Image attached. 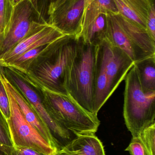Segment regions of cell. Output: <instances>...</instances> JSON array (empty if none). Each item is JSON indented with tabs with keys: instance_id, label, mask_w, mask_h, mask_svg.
<instances>
[{
	"instance_id": "cell-15",
	"label": "cell",
	"mask_w": 155,
	"mask_h": 155,
	"mask_svg": "<svg viewBox=\"0 0 155 155\" xmlns=\"http://www.w3.org/2000/svg\"><path fill=\"white\" fill-rule=\"evenodd\" d=\"M118 13L146 29L150 0H113Z\"/></svg>"
},
{
	"instance_id": "cell-9",
	"label": "cell",
	"mask_w": 155,
	"mask_h": 155,
	"mask_svg": "<svg viewBox=\"0 0 155 155\" xmlns=\"http://www.w3.org/2000/svg\"><path fill=\"white\" fill-rule=\"evenodd\" d=\"M102 43L109 94L111 97L120 83L125 79L128 72L134 65V62L124 52L110 44L106 39Z\"/></svg>"
},
{
	"instance_id": "cell-26",
	"label": "cell",
	"mask_w": 155,
	"mask_h": 155,
	"mask_svg": "<svg viewBox=\"0 0 155 155\" xmlns=\"http://www.w3.org/2000/svg\"><path fill=\"white\" fill-rule=\"evenodd\" d=\"M12 155H46L44 153L29 147H14Z\"/></svg>"
},
{
	"instance_id": "cell-6",
	"label": "cell",
	"mask_w": 155,
	"mask_h": 155,
	"mask_svg": "<svg viewBox=\"0 0 155 155\" xmlns=\"http://www.w3.org/2000/svg\"><path fill=\"white\" fill-rule=\"evenodd\" d=\"M48 24L37 0H25L15 6L8 31L0 42V60L23 39Z\"/></svg>"
},
{
	"instance_id": "cell-30",
	"label": "cell",
	"mask_w": 155,
	"mask_h": 155,
	"mask_svg": "<svg viewBox=\"0 0 155 155\" xmlns=\"http://www.w3.org/2000/svg\"><path fill=\"white\" fill-rule=\"evenodd\" d=\"M24 1H25V0H10L11 3H12V5H13L14 7L17 5L18 4L21 3V2H23Z\"/></svg>"
},
{
	"instance_id": "cell-12",
	"label": "cell",
	"mask_w": 155,
	"mask_h": 155,
	"mask_svg": "<svg viewBox=\"0 0 155 155\" xmlns=\"http://www.w3.org/2000/svg\"><path fill=\"white\" fill-rule=\"evenodd\" d=\"M1 76L5 87L10 91L13 97L25 120L46 140L47 143L58 150L48 129L28 100L3 75L1 74Z\"/></svg>"
},
{
	"instance_id": "cell-4",
	"label": "cell",
	"mask_w": 155,
	"mask_h": 155,
	"mask_svg": "<svg viewBox=\"0 0 155 155\" xmlns=\"http://www.w3.org/2000/svg\"><path fill=\"white\" fill-rule=\"evenodd\" d=\"M125 80V123L133 137H138L144 129L155 123V91L142 89L134 65Z\"/></svg>"
},
{
	"instance_id": "cell-21",
	"label": "cell",
	"mask_w": 155,
	"mask_h": 155,
	"mask_svg": "<svg viewBox=\"0 0 155 155\" xmlns=\"http://www.w3.org/2000/svg\"><path fill=\"white\" fill-rule=\"evenodd\" d=\"M139 137L149 155H155V123L143 130Z\"/></svg>"
},
{
	"instance_id": "cell-22",
	"label": "cell",
	"mask_w": 155,
	"mask_h": 155,
	"mask_svg": "<svg viewBox=\"0 0 155 155\" xmlns=\"http://www.w3.org/2000/svg\"><path fill=\"white\" fill-rule=\"evenodd\" d=\"M0 110L6 120L11 117V106L7 91L0 74Z\"/></svg>"
},
{
	"instance_id": "cell-3",
	"label": "cell",
	"mask_w": 155,
	"mask_h": 155,
	"mask_svg": "<svg viewBox=\"0 0 155 155\" xmlns=\"http://www.w3.org/2000/svg\"><path fill=\"white\" fill-rule=\"evenodd\" d=\"M0 74L16 87L28 100L51 134L58 150L66 148L76 135L61 125L48 113L43 90L25 74L11 67H0Z\"/></svg>"
},
{
	"instance_id": "cell-24",
	"label": "cell",
	"mask_w": 155,
	"mask_h": 155,
	"mask_svg": "<svg viewBox=\"0 0 155 155\" xmlns=\"http://www.w3.org/2000/svg\"><path fill=\"white\" fill-rule=\"evenodd\" d=\"M125 151L131 155H149L139 137H133Z\"/></svg>"
},
{
	"instance_id": "cell-2",
	"label": "cell",
	"mask_w": 155,
	"mask_h": 155,
	"mask_svg": "<svg viewBox=\"0 0 155 155\" xmlns=\"http://www.w3.org/2000/svg\"><path fill=\"white\" fill-rule=\"evenodd\" d=\"M78 37L77 52L68 73L66 90L81 106L93 113L94 84L98 45L86 43L82 37Z\"/></svg>"
},
{
	"instance_id": "cell-29",
	"label": "cell",
	"mask_w": 155,
	"mask_h": 155,
	"mask_svg": "<svg viewBox=\"0 0 155 155\" xmlns=\"http://www.w3.org/2000/svg\"><path fill=\"white\" fill-rule=\"evenodd\" d=\"M53 155H72L71 153L66 148H64L56 151Z\"/></svg>"
},
{
	"instance_id": "cell-7",
	"label": "cell",
	"mask_w": 155,
	"mask_h": 155,
	"mask_svg": "<svg viewBox=\"0 0 155 155\" xmlns=\"http://www.w3.org/2000/svg\"><path fill=\"white\" fill-rule=\"evenodd\" d=\"M5 89L11 106V117L7 121L14 147H29L46 155H53L58 150L47 143L27 122L13 97L7 88Z\"/></svg>"
},
{
	"instance_id": "cell-28",
	"label": "cell",
	"mask_w": 155,
	"mask_h": 155,
	"mask_svg": "<svg viewBox=\"0 0 155 155\" xmlns=\"http://www.w3.org/2000/svg\"><path fill=\"white\" fill-rule=\"evenodd\" d=\"M13 147L0 143V155H12Z\"/></svg>"
},
{
	"instance_id": "cell-14",
	"label": "cell",
	"mask_w": 155,
	"mask_h": 155,
	"mask_svg": "<svg viewBox=\"0 0 155 155\" xmlns=\"http://www.w3.org/2000/svg\"><path fill=\"white\" fill-rule=\"evenodd\" d=\"M113 15L122 29L136 47L149 57L155 55V41L151 38L146 29L118 13Z\"/></svg>"
},
{
	"instance_id": "cell-1",
	"label": "cell",
	"mask_w": 155,
	"mask_h": 155,
	"mask_svg": "<svg viewBox=\"0 0 155 155\" xmlns=\"http://www.w3.org/2000/svg\"><path fill=\"white\" fill-rule=\"evenodd\" d=\"M78 44L76 36L65 35L54 41L32 62L25 74L43 89L69 95L66 81Z\"/></svg>"
},
{
	"instance_id": "cell-20",
	"label": "cell",
	"mask_w": 155,
	"mask_h": 155,
	"mask_svg": "<svg viewBox=\"0 0 155 155\" xmlns=\"http://www.w3.org/2000/svg\"><path fill=\"white\" fill-rule=\"evenodd\" d=\"M13 10L10 0H0V42L8 31Z\"/></svg>"
},
{
	"instance_id": "cell-27",
	"label": "cell",
	"mask_w": 155,
	"mask_h": 155,
	"mask_svg": "<svg viewBox=\"0 0 155 155\" xmlns=\"http://www.w3.org/2000/svg\"><path fill=\"white\" fill-rule=\"evenodd\" d=\"M37 2L40 12L47 20V12L50 3V0H37Z\"/></svg>"
},
{
	"instance_id": "cell-13",
	"label": "cell",
	"mask_w": 155,
	"mask_h": 155,
	"mask_svg": "<svg viewBox=\"0 0 155 155\" xmlns=\"http://www.w3.org/2000/svg\"><path fill=\"white\" fill-rule=\"evenodd\" d=\"M110 97L108 79L106 72L104 48L103 43L98 45L96 58L93 97V112H98Z\"/></svg>"
},
{
	"instance_id": "cell-23",
	"label": "cell",
	"mask_w": 155,
	"mask_h": 155,
	"mask_svg": "<svg viewBox=\"0 0 155 155\" xmlns=\"http://www.w3.org/2000/svg\"><path fill=\"white\" fill-rule=\"evenodd\" d=\"M0 143L14 147L7 120L0 110Z\"/></svg>"
},
{
	"instance_id": "cell-18",
	"label": "cell",
	"mask_w": 155,
	"mask_h": 155,
	"mask_svg": "<svg viewBox=\"0 0 155 155\" xmlns=\"http://www.w3.org/2000/svg\"><path fill=\"white\" fill-rule=\"evenodd\" d=\"M139 82L144 92L155 91V55L134 63Z\"/></svg>"
},
{
	"instance_id": "cell-10",
	"label": "cell",
	"mask_w": 155,
	"mask_h": 155,
	"mask_svg": "<svg viewBox=\"0 0 155 155\" xmlns=\"http://www.w3.org/2000/svg\"><path fill=\"white\" fill-rule=\"evenodd\" d=\"M52 25L48 24L39 31L23 39L0 60V67L7 66L25 52L35 47L48 44L65 36Z\"/></svg>"
},
{
	"instance_id": "cell-16",
	"label": "cell",
	"mask_w": 155,
	"mask_h": 155,
	"mask_svg": "<svg viewBox=\"0 0 155 155\" xmlns=\"http://www.w3.org/2000/svg\"><path fill=\"white\" fill-rule=\"evenodd\" d=\"M65 148L72 155H106L103 143L94 133L77 134Z\"/></svg>"
},
{
	"instance_id": "cell-17",
	"label": "cell",
	"mask_w": 155,
	"mask_h": 155,
	"mask_svg": "<svg viewBox=\"0 0 155 155\" xmlns=\"http://www.w3.org/2000/svg\"><path fill=\"white\" fill-rule=\"evenodd\" d=\"M108 13H118L113 0H85L80 35L88 29L99 15Z\"/></svg>"
},
{
	"instance_id": "cell-8",
	"label": "cell",
	"mask_w": 155,
	"mask_h": 155,
	"mask_svg": "<svg viewBox=\"0 0 155 155\" xmlns=\"http://www.w3.org/2000/svg\"><path fill=\"white\" fill-rule=\"evenodd\" d=\"M85 0H56L51 3L47 21L66 35L78 37Z\"/></svg>"
},
{
	"instance_id": "cell-25",
	"label": "cell",
	"mask_w": 155,
	"mask_h": 155,
	"mask_svg": "<svg viewBox=\"0 0 155 155\" xmlns=\"http://www.w3.org/2000/svg\"><path fill=\"white\" fill-rule=\"evenodd\" d=\"M155 0H150L149 10L146 21V30L151 38L155 41Z\"/></svg>"
},
{
	"instance_id": "cell-5",
	"label": "cell",
	"mask_w": 155,
	"mask_h": 155,
	"mask_svg": "<svg viewBox=\"0 0 155 155\" xmlns=\"http://www.w3.org/2000/svg\"><path fill=\"white\" fill-rule=\"evenodd\" d=\"M43 90L48 113L61 125L76 135L96 133L100 125L97 115L84 108L69 95Z\"/></svg>"
},
{
	"instance_id": "cell-11",
	"label": "cell",
	"mask_w": 155,
	"mask_h": 155,
	"mask_svg": "<svg viewBox=\"0 0 155 155\" xmlns=\"http://www.w3.org/2000/svg\"><path fill=\"white\" fill-rule=\"evenodd\" d=\"M106 39L110 44L124 52L134 63L149 57L131 41L113 14H106Z\"/></svg>"
},
{
	"instance_id": "cell-31",
	"label": "cell",
	"mask_w": 155,
	"mask_h": 155,
	"mask_svg": "<svg viewBox=\"0 0 155 155\" xmlns=\"http://www.w3.org/2000/svg\"><path fill=\"white\" fill-rule=\"evenodd\" d=\"M56 1V0H50V4L51 3L53 2H54L55 1Z\"/></svg>"
},
{
	"instance_id": "cell-19",
	"label": "cell",
	"mask_w": 155,
	"mask_h": 155,
	"mask_svg": "<svg viewBox=\"0 0 155 155\" xmlns=\"http://www.w3.org/2000/svg\"><path fill=\"white\" fill-rule=\"evenodd\" d=\"M49 44L40 45L27 51L14 60L7 66L25 73L30 64Z\"/></svg>"
}]
</instances>
